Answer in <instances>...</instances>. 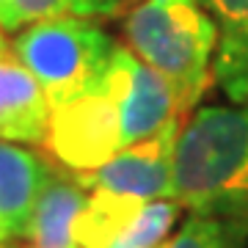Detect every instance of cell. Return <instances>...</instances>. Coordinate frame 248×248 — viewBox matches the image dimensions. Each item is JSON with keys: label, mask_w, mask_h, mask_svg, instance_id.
I'll list each match as a JSON object with an SVG mask.
<instances>
[{"label": "cell", "mask_w": 248, "mask_h": 248, "mask_svg": "<svg viewBox=\"0 0 248 248\" xmlns=\"http://www.w3.org/2000/svg\"><path fill=\"white\" fill-rule=\"evenodd\" d=\"M174 199L190 213H248V102L204 105L182 124Z\"/></svg>", "instance_id": "obj_1"}, {"label": "cell", "mask_w": 248, "mask_h": 248, "mask_svg": "<svg viewBox=\"0 0 248 248\" xmlns=\"http://www.w3.org/2000/svg\"><path fill=\"white\" fill-rule=\"evenodd\" d=\"M127 47L177 86L185 110L213 83L218 28L202 0H141L122 22Z\"/></svg>", "instance_id": "obj_2"}, {"label": "cell", "mask_w": 248, "mask_h": 248, "mask_svg": "<svg viewBox=\"0 0 248 248\" xmlns=\"http://www.w3.org/2000/svg\"><path fill=\"white\" fill-rule=\"evenodd\" d=\"M116 42L89 17H45L28 22L11 50L45 89L50 108L105 83Z\"/></svg>", "instance_id": "obj_3"}, {"label": "cell", "mask_w": 248, "mask_h": 248, "mask_svg": "<svg viewBox=\"0 0 248 248\" xmlns=\"http://www.w3.org/2000/svg\"><path fill=\"white\" fill-rule=\"evenodd\" d=\"M45 146L55 163L75 174L97 171L122 149L119 105L105 83L50 110Z\"/></svg>", "instance_id": "obj_4"}, {"label": "cell", "mask_w": 248, "mask_h": 248, "mask_svg": "<svg viewBox=\"0 0 248 248\" xmlns=\"http://www.w3.org/2000/svg\"><path fill=\"white\" fill-rule=\"evenodd\" d=\"M105 86L119 105L122 146L143 141L166 127L171 119L185 116L177 86L166 75L143 63L130 47L116 45L105 72Z\"/></svg>", "instance_id": "obj_5"}, {"label": "cell", "mask_w": 248, "mask_h": 248, "mask_svg": "<svg viewBox=\"0 0 248 248\" xmlns=\"http://www.w3.org/2000/svg\"><path fill=\"white\" fill-rule=\"evenodd\" d=\"M185 116L171 119L155 135L122 146L105 166L89 174H78L86 190L105 187L116 193L138 196L143 202L174 199V152Z\"/></svg>", "instance_id": "obj_6"}, {"label": "cell", "mask_w": 248, "mask_h": 248, "mask_svg": "<svg viewBox=\"0 0 248 248\" xmlns=\"http://www.w3.org/2000/svg\"><path fill=\"white\" fill-rule=\"evenodd\" d=\"M47 174L50 163L42 155L0 138V246L28 240Z\"/></svg>", "instance_id": "obj_7"}, {"label": "cell", "mask_w": 248, "mask_h": 248, "mask_svg": "<svg viewBox=\"0 0 248 248\" xmlns=\"http://www.w3.org/2000/svg\"><path fill=\"white\" fill-rule=\"evenodd\" d=\"M50 99L14 50L0 53V138L17 143H45Z\"/></svg>", "instance_id": "obj_8"}, {"label": "cell", "mask_w": 248, "mask_h": 248, "mask_svg": "<svg viewBox=\"0 0 248 248\" xmlns=\"http://www.w3.org/2000/svg\"><path fill=\"white\" fill-rule=\"evenodd\" d=\"M86 193L89 190L75 171L63 169L61 163H50V174L36 202L25 248H78L75 226L89 199Z\"/></svg>", "instance_id": "obj_9"}, {"label": "cell", "mask_w": 248, "mask_h": 248, "mask_svg": "<svg viewBox=\"0 0 248 248\" xmlns=\"http://www.w3.org/2000/svg\"><path fill=\"white\" fill-rule=\"evenodd\" d=\"M218 28L213 80L232 102H248V0H202Z\"/></svg>", "instance_id": "obj_10"}, {"label": "cell", "mask_w": 248, "mask_h": 248, "mask_svg": "<svg viewBox=\"0 0 248 248\" xmlns=\"http://www.w3.org/2000/svg\"><path fill=\"white\" fill-rule=\"evenodd\" d=\"M149 202L138 196L116 193L105 187H94L80 210L78 226H75V243L78 248H105L122 234L130 223L141 215Z\"/></svg>", "instance_id": "obj_11"}, {"label": "cell", "mask_w": 248, "mask_h": 248, "mask_svg": "<svg viewBox=\"0 0 248 248\" xmlns=\"http://www.w3.org/2000/svg\"><path fill=\"white\" fill-rule=\"evenodd\" d=\"M163 248H248V213H190Z\"/></svg>", "instance_id": "obj_12"}, {"label": "cell", "mask_w": 248, "mask_h": 248, "mask_svg": "<svg viewBox=\"0 0 248 248\" xmlns=\"http://www.w3.org/2000/svg\"><path fill=\"white\" fill-rule=\"evenodd\" d=\"M179 207L182 204L177 199H155V202H149L141 210V215L105 248H160L166 234L174 226V221H177Z\"/></svg>", "instance_id": "obj_13"}, {"label": "cell", "mask_w": 248, "mask_h": 248, "mask_svg": "<svg viewBox=\"0 0 248 248\" xmlns=\"http://www.w3.org/2000/svg\"><path fill=\"white\" fill-rule=\"evenodd\" d=\"M122 6H127V0H14V28L61 14L102 19L119 14Z\"/></svg>", "instance_id": "obj_14"}, {"label": "cell", "mask_w": 248, "mask_h": 248, "mask_svg": "<svg viewBox=\"0 0 248 248\" xmlns=\"http://www.w3.org/2000/svg\"><path fill=\"white\" fill-rule=\"evenodd\" d=\"M0 28L3 31H17L14 28V0H0Z\"/></svg>", "instance_id": "obj_15"}, {"label": "cell", "mask_w": 248, "mask_h": 248, "mask_svg": "<svg viewBox=\"0 0 248 248\" xmlns=\"http://www.w3.org/2000/svg\"><path fill=\"white\" fill-rule=\"evenodd\" d=\"M0 31H3V28H0ZM6 50H9V45H6V39H3V33H0V53H6Z\"/></svg>", "instance_id": "obj_16"}, {"label": "cell", "mask_w": 248, "mask_h": 248, "mask_svg": "<svg viewBox=\"0 0 248 248\" xmlns=\"http://www.w3.org/2000/svg\"><path fill=\"white\" fill-rule=\"evenodd\" d=\"M3 248H25V246H14V243H6Z\"/></svg>", "instance_id": "obj_17"}, {"label": "cell", "mask_w": 248, "mask_h": 248, "mask_svg": "<svg viewBox=\"0 0 248 248\" xmlns=\"http://www.w3.org/2000/svg\"><path fill=\"white\" fill-rule=\"evenodd\" d=\"M127 3H141V0H127Z\"/></svg>", "instance_id": "obj_18"}, {"label": "cell", "mask_w": 248, "mask_h": 248, "mask_svg": "<svg viewBox=\"0 0 248 248\" xmlns=\"http://www.w3.org/2000/svg\"><path fill=\"white\" fill-rule=\"evenodd\" d=\"M160 248H163V246H160Z\"/></svg>", "instance_id": "obj_19"}, {"label": "cell", "mask_w": 248, "mask_h": 248, "mask_svg": "<svg viewBox=\"0 0 248 248\" xmlns=\"http://www.w3.org/2000/svg\"><path fill=\"white\" fill-rule=\"evenodd\" d=\"M0 248H3V246H0Z\"/></svg>", "instance_id": "obj_20"}]
</instances>
